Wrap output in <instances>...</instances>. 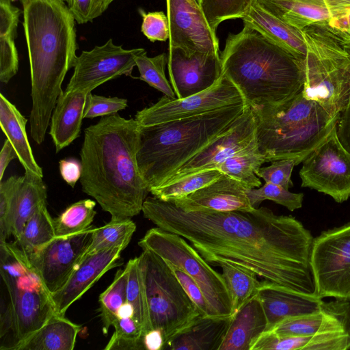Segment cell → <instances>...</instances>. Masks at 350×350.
Masks as SVG:
<instances>
[{
	"label": "cell",
	"instance_id": "f5cc1de1",
	"mask_svg": "<svg viewBox=\"0 0 350 350\" xmlns=\"http://www.w3.org/2000/svg\"><path fill=\"white\" fill-rule=\"evenodd\" d=\"M94 0H72L69 10L79 24H84L93 21Z\"/></svg>",
	"mask_w": 350,
	"mask_h": 350
},
{
	"label": "cell",
	"instance_id": "f546056e",
	"mask_svg": "<svg viewBox=\"0 0 350 350\" xmlns=\"http://www.w3.org/2000/svg\"><path fill=\"white\" fill-rule=\"evenodd\" d=\"M46 187L42 178L25 172L9 215L10 232L14 241L18 240L25 223L36 210L41 204L46 203Z\"/></svg>",
	"mask_w": 350,
	"mask_h": 350
},
{
	"label": "cell",
	"instance_id": "60d3db41",
	"mask_svg": "<svg viewBox=\"0 0 350 350\" xmlns=\"http://www.w3.org/2000/svg\"><path fill=\"white\" fill-rule=\"evenodd\" d=\"M254 0H201L200 7L213 31L229 19L243 18Z\"/></svg>",
	"mask_w": 350,
	"mask_h": 350
},
{
	"label": "cell",
	"instance_id": "484cf974",
	"mask_svg": "<svg viewBox=\"0 0 350 350\" xmlns=\"http://www.w3.org/2000/svg\"><path fill=\"white\" fill-rule=\"evenodd\" d=\"M347 350L350 329L310 336H279L263 332L250 350Z\"/></svg>",
	"mask_w": 350,
	"mask_h": 350
},
{
	"label": "cell",
	"instance_id": "c3c4849f",
	"mask_svg": "<svg viewBox=\"0 0 350 350\" xmlns=\"http://www.w3.org/2000/svg\"><path fill=\"white\" fill-rule=\"evenodd\" d=\"M15 37L0 36V81L3 83H8L18 72V56Z\"/></svg>",
	"mask_w": 350,
	"mask_h": 350
},
{
	"label": "cell",
	"instance_id": "d4e9b609",
	"mask_svg": "<svg viewBox=\"0 0 350 350\" xmlns=\"http://www.w3.org/2000/svg\"><path fill=\"white\" fill-rule=\"evenodd\" d=\"M232 316L219 350H250L267 328V317L257 294Z\"/></svg>",
	"mask_w": 350,
	"mask_h": 350
},
{
	"label": "cell",
	"instance_id": "6f0895ef",
	"mask_svg": "<svg viewBox=\"0 0 350 350\" xmlns=\"http://www.w3.org/2000/svg\"><path fill=\"white\" fill-rule=\"evenodd\" d=\"M115 0H94L92 18L100 16Z\"/></svg>",
	"mask_w": 350,
	"mask_h": 350
},
{
	"label": "cell",
	"instance_id": "ba28073f",
	"mask_svg": "<svg viewBox=\"0 0 350 350\" xmlns=\"http://www.w3.org/2000/svg\"><path fill=\"white\" fill-rule=\"evenodd\" d=\"M301 31L306 49L303 94L338 116L350 102V33L328 24Z\"/></svg>",
	"mask_w": 350,
	"mask_h": 350
},
{
	"label": "cell",
	"instance_id": "2e32d148",
	"mask_svg": "<svg viewBox=\"0 0 350 350\" xmlns=\"http://www.w3.org/2000/svg\"><path fill=\"white\" fill-rule=\"evenodd\" d=\"M95 227L66 237H55L28 255L31 264L51 294L59 289L81 262Z\"/></svg>",
	"mask_w": 350,
	"mask_h": 350
},
{
	"label": "cell",
	"instance_id": "11a10c76",
	"mask_svg": "<svg viewBox=\"0 0 350 350\" xmlns=\"http://www.w3.org/2000/svg\"><path fill=\"white\" fill-rule=\"evenodd\" d=\"M17 158V154L10 141H4L0 152V180L2 181L5 171L11 161Z\"/></svg>",
	"mask_w": 350,
	"mask_h": 350
},
{
	"label": "cell",
	"instance_id": "1f68e13d",
	"mask_svg": "<svg viewBox=\"0 0 350 350\" xmlns=\"http://www.w3.org/2000/svg\"><path fill=\"white\" fill-rule=\"evenodd\" d=\"M55 237L54 219L47 210L46 203H44L29 217L19 238L14 241L25 254L31 255Z\"/></svg>",
	"mask_w": 350,
	"mask_h": 350
},
{
	"label": "cell",
	"instance_id": "4316f807",
	"mask_svg": "<svg viewBox=\"0 0 350 350\" xmlns=\"http://www.w3.org/2000/svg\"><path fill=\"white\" fill-rule=\"evenodd\" d=\"M242 20L297 58L304 59L306 49L301 30L270 14L255 1Z\"/></svg>",
	"mask_w": 350,
	"mask_h": 350
},
{
	"label": "cell",
	"instance_id": "ffe728a7",
	"mask_svg": "<svg viewBox=\"0 0 350 350\" xmlns=\"http://www.w3.org/2000/svg\"><path fill=\"white\" fill-rule=\"evenodd\" d=\"M247 189L239 181L224 174L212 183L171 202L185 211H250L253 208Z\"/></svg>",
	"mask_w": 350,
	"mask_h": 350
},
{
	"label": "cell",
	"instance_id": "9f6ffc18",
	"mask_svg": "<svg viewBox=\"0 0 350 350\" xmlns=\"http://www.w3.org/2000/svg\"><path fill=\"white\" fill-rule=\"evenodd\" d=\"M145 349L161 350L164 349V338L159 329H151L144 337Z\"/></svg>",
	"mask_w": 350,
	"mask_h": 350
},
{
	"label": "cell",
	"instance_id": "d590c367",
	"mask_svg": "<svg viewBox=\"0 0 350 350\" xmlns=\"http://www.w3.org/2000/svg\"><path fill=\"white\" fill-rule=\"evenodd\" d=\"M128 271L126 302L133 309V319L141 326L144 336L151 330L149 311L144 279L139 258L130 259L126 265Z\"/></svg>",
	"mask_w": 350,
	"mask_h": 350
},
{
	"label": "cell",
	"instance_id": "ab89813d",
	"mask_svg": "<svg viewBox=\"0 0 350 350\" xmlns=\"http://www.w3.org/2000/svg\"><path fill=\"white\" fill-rule=\"evenodd\" d=\"M168 56L165 53L154 57H148L146 51L141 53L136 59V66L139 72V79L150 86L162 92L170 98H176V94L165 76V68Z\"/></svg>",
	"mask_w": 350,
	"mask_h": 350
},
{
	"label": "cell",
	"instance_id": "816d5d0a",
	"mask_svg": "<svg viewBox=\"0 0 350 350\" xmlns=\"http://www.w3.org/2000/svg\"><path fill=\"white\" fill-rule=\"evenodd\" d=\"M59 172L64 180L74 187L81 176V163L75 159H64L59 162Z\"/></svg>",
	"mask_w": 350,
	"mask_h": 350
},
{
	"label": "cell",
	"instance_id": "9c48e42d",
	"mask_svg": "<svg viewBox=\"0 0 350 350\" xmlns=\"http://www.w3.org/2000/svg\"><path fill=\"white\" fill-rule=\"evenodd\" d=\"M138 258L151 329L162 332L165 349L176 336L203 316L165 260L146 250Z\"/></svg>",
	"mask_w": 350,
	"mask_h": 350
},
{
	"label": "cell",
	"instance_id": "603a6c76",
	"mask_svg": "<svg viewBox=\"0 0 350 350\" xmlns=\"http://www.w3.org/2000/svg\"><path fill=\"white\" fill-rule=\"evenodd\" d=\"M90 93L64 90L58 98L51 115L49 131L56 152L79 137Z\"/></svg>",
	"mask_w": 350,
	"mask_h": 350
},
{
	"label": "cell",
	"instance_id": "ac0fdd59",
	"mask_svg": "<svg viewBox=\"0 0 350 350\" xmlns=\"http://www.w3.org/2000/svg\"><path fill=\"white\" fill-rule=\"evenodd\" d=\"M167 66L171 85L179 99L210 88L222 76L220 53L214 52L188 55L180 48L169 47Z\"/></svg>",
	"mask_w": 350,
	"mask_h": 350
},
{
	"label": "cell",
	"instance_id": "5bb4252c",
	"mask_svg": "<svg viewBox=\"0 0 350 350\" xmlns=\"http://www.w3.org/2000/svg\"><path fill=\"white\" fill-rule=\"evenodd\" d=\"M143 48L125 49L112 39L77 56L74 72L65 91L91 92L103 83L122 75L131 76Z\"/></svg>",
	"mask_w": 350,
	"mask_h": 350
},
{
	"label": "cell",
	"instance_id": "8992f818",
	"mask_svg": "<svg viewBox=\"0 0 350 350\" xmlns=\"http://www.w3.org/2000/svg\"><path fill=\"white\" fill-rule=\"evenodd\" d=\"M251 109L258 150L267 162L297 159L301 163L325 139L339 116H331L302 91L279 105Z\"/></svg>",
	"mask_w": 350,
	"mask_h": 350
},
{
	"label": "cell",
	"instance_id": "52a82bcc",
	"mask_svg": "<svg viewBox=\"0 0 350 350\" xmlns=\"http://www.w3.org/2000/svg\"><path fill=\"white\" fill-rule=\"evenodd\" d=\"M0 273L8 301L1 313L0 349L16 350L56 312L51 293L15 241H0Z\"/></svg>",
	"mask_w": 350,
	"mask_h": 350
},
{
	"label": "cell",
	"instance_id": "e0dca14e",
	"mask_svg": "<svg viewBox=\"0 0 350 350\" xmlns=\"http://www.w3.org/2000/svg\"><path fill=\"white\" fill-rule=\"evenodd\" d=\"M170 22V46L185 53H219L216 32L208 25L196 0H166Z\"/></svg>",
	"mask_w": 350,
	"mask_h": 350
},
{
	"label": "cell",
	"instance_id": "6da1fadb",
	"mask_svg": "<svg viewBox=\"0 0 350 350\" xmlns=\"http://www.w3.org/2000/svg\"><path fill=\"white\" fill-rule=\"evenodd\" d=\"M144 217L185 239L211 265L232 264L263 280L316 294L310 267L314 239L302 223L262 206L250 211H185L154 196L146 198Z\"/></svg>",
	"mask_w": 350,
	"mask_h": 350
},
{
	"label": "cell",
	"instance_id": "9a60e30c",
	"mask_svg": "<svg viewBox=\"0 0 350 350\" xmlns=\"http://www.w3.org/2000/svg\"><path fill=\"white\" fill-rule=\"evenodd\" d=\"M258 147L256 120L251 107L247 105L230 130L188 160L161 185L197 172L216 169L227 159Z\"/></svg>",
	"mask_w": 350,
	"mask_h": 350
},
{
	"label": "cell",
	"instance_id": "7402d4cb",
	"mask_svg": "<svg viewBox=\"0 0 350 350\" xmlns=\"http://www.w3.org/2000/svg\"><path fill=\"white\" fill-rule=\"evenodd\" d=\"M349 301L328 303L319 312L286 319L270 330L279 336H310L350 329Z\"/></svg>",
	"mask_w": 350,
	"mask_h": 350
},
{
	"label": "cell",
	"instance_id": "f6af8a7d",
	"mask_svg": "<svg viewBox=\"0 0 350 350\" xmlns=\"http://www.w3.org/2000/svg\"><path fill=\"white\" fill-rule=\"evenodd\" d=\"M299 163L297 159H286L271 161V164L259 169L256 176L265 183H272L288 189L293 187L291 174L295 165Z\"/></svg>",
	"mask_w": 350,
	"mask_h": 350
},
{
	"label": "cell",
	"instance_id": "e575fe53",
	"mask_svg": "<svg viewBox=\"0 0 350 350\" xmlns=\"http://www.w3.org/2000/svg\"><path fill=\"white\" fill-rule=\"evenodd\" d=\"M219 267L230 294L234 314L257 294L260 281L250 270L229 263H222Z\"/></svg>",
	"mask_w": 350,
	"mask_h": 350
},
{
	"label": "cell",
	"instance_id": "5b68a950",
	"mask_svg": "<svg viewBox=\"0 0 350 350\" xmlns=\"http://www.w3.org/2000/svg\"><path fill=\"white\" fill-rule=\"evenodd\" d=\"M247 105H232L196 116L139 126L137 161L148 191L161 185L188 160L230 130Z\"/></svg>",
	"mask_w": 350,
	"mask_h": 350
},
{
	"label": "cell",
	"instance_id": "bcb514c9",
	"mask_svg": "<svg viewBox=\"0 0 350 350\" xmlns=\"http://www.w3.org/2000/svg\"><path fill=\"white\" fill-rule=\"evenodd\" d=\"M142 16L141 31L151 42L170 39V29L167 15L162 11L145 12L139 10Z\"/></svg>",
	"mask_w": 350,
	"mask_h": 350
},
{
	"label": "cell",
	"instance_id": "680465c9",
	"mask_svg": "<svg viewBox=\"0 0 350 350\" xmlns=\"http://www.w3.org/2000/svg\"><path fill=\"white\" fill-rule=\"evenodd\" d=\"M348 314H349V327H350V300L349 301V311H348Z\"/></svg>",
	"mask_w": 350,
	"mask_h": 350
},
{
	"label": "cell",
	"instance_id": "8d00e7d4",
	"mask_svg": "<svg viewBox=\"0 0 350 350\" xmlns=\"http://www.w3.org/2000/svg\"><path fill=\"white\" fill-rule=\"evenodd\" d=\"M128 271L126 267L119 269L116 273L113 282L100 295L99 311L102 322V331L107 335L109 329L113 326L118 317L122 306L126 303V286Z\"/></svg>",
	"mask_w": 350,
	"mask_h": 350
},
{
	"label": "cell",
	"instance_id": "30bf717a",
	"mask_svg": "<svg viewBox=\"0 0 350 350\" xmlns=\"http://www.w3.org/2000/svg\"><path fill=\"white\" fill-rule=\"evenodd\" d=\"M138 245L188 274L201 289L212 318L232 316V299L222 274L212 268L185 239L156 226L145 233Z\"/></svg>",
	"mask_w": 350,
	"mask_h": 350
},
{
	"label": "cell",
	"instance_id": "681fc988",
	"mask_svg": "<svg viewBox=\"0 0 350 350\" xmlns=\"http://www.w3.org/2000/svg\"><path fill=\"white\" fill-rule=\"evenodd\" d=\"M170 267L187 295L198 308L202 315L204 317L212 318L206 300L197 283L181 269Z\"/></svg>",
	"mask_w": 350,
	"mask_h": 350
},
{
	"label": "cell",
	"instance_id": "f907efd6",
	"mask_svg": "<svg viewBox=\"0 0 350 350\" xmlns=\"http://www.w3.org/2000/svg\"><path fill=\"white\" fill-rule=\"evenodd\" d=\"M12 0H0V36H16L21 10Z\"/></svg>",
	"mask_w": 350,
	"mask_h": 350
},
{
	"label": "cell",
	"instance_id": "91938a15",
	"mask_svg": "<svg viewBox=\"0 0 350 350\" xmlns=\"http://www.w3.org/2000/svg\"><path fill=\"white\" fill-rule=\"evenodd\" d=\"M62 1H64L65 3H66V4L68 5H69L71 3V1H72V0H62Z\"/></svg>",
	"mask_w": 350,
	"mask_h": 350
},
{
	"label": "cell",
	"instance_id": "44dd1931",
	"mask_svg": "<svg viewBox=\"0 0 350 350\" xmlns=\"http://www.w3.org/2000/svg\"><path fill=\"white\" fill-rule=\"evenodd\" d=\"M257 295L267 317L266 331L286 319L319 312L328 304L316 294L299 292L267 280L260 281Z\"/></svg>",
	"mask_w": 350,
	"mask_h": 350
},
{
	"label": "cell",
	"instance_id": "4dcf8cb0",
	"mask_svg": "<svg viewBox=\"0 0 350 350\" xmlns=\"http://www.w3.org/2000/svg\"><path fill=\"white\" fill-rule=\"evenodd\" d=\"M80 329L81 326L56 314L16 350H72Z\"/></svg>",
	"mask_w": 350,
	"mask_h": 350
},
{
	"label": "cell",
	"instance_id": "ee69618b",
	"mask_svg": "<svg viewBox=\"0 0 350 350\" xmlns=\"http://www.w3.org/2000/svg\"><path fill=\"white\" fill-rule=\"evenodd\" d=\"M23 179L24 176H12L0 183V241H5L11 236L9 215L13 200Z\"/></svg>",
	"mask_w": 350,
	"mask_h": 350
},
{
	"label": "cell",
	"instance_id": "74e56055",
	"mask_svg": "<svg viewBox=\"0 0 350 350\" xmlns=\"http://www.w3.org/2000/svg\"><path fill=\"white\" fill-rule=\"evenodd\" d=\"M96 202L85 199L70 205L54 219L56 237H66L88 229L96 215Z\"/></svg>",
	"mask_w": 350,
	"mask_h": 350
},
{
	"label": "cell",
	"instance_id": "7dc6e473",
	"mask_svg": "<svg viewBox=\"0 0 350 350\" xmlns=\"http://www.w3.org/2000/svg\"><path fill=\"white\" fill-rule=\"evenodd\" d=\"M127 100L118 97H105L92 94L88 95L84 113V118H94L117 113L125 109Z\"/></svg>",
	"mask_w": 350,
	"mask_h": 350
},
{
	"label": "cell",
	"instance_id": "94428289",
	"mask_svg": "<svg viewBox=\"0 0 350 350\" xmlns=\"http://www.w3.org/2000/svg\"><path fill=\"white\" fill-rule=\"evenodd\" d=\"M199 4H200L201 0H196Z\"/></svg>",
	"mask_w": 350,
	"mask_h": 350
},
{
	"label": "cell",
	"instance_id": "836d02e7",
	"mask_svg": "<svg viewBox=\"0 0 350 350\" xmlns=\"http://www.w3.org/2000/svg\"><path fill=\"white\" fill-rule=\"evenodd\" d=\"M266 159L258 147L227 159L217 167V170L239 181L247 189L258 188L261 181L256 174Z\"/></svg>",
	"mask_w": 350,
	"mask_h": 350
},
{
	"label": "cell",
	"instance_id": "4fadbf2b",
	"mask_svg": "<svg viewBox=\"0 0 350 350\" xmlns=\"http://www.w3.org/2000/svg\"><path fill=\"white\" fill-rule=\"evenodd\" d=\"M243 103L246 102L239 88L222 75L215 85L200 93L181 99L164 95L156 103L138 111L135 119L139 126H148Z\"/></svg>",
	"mask_w": 350,
	"mask_h": 350
},
{
	"label": "cell",
	"instance_id": "b9f144b4",
	"mask_svg": "<svg viewBox=\"0 0 350 350\" xmlns=\"http://www.w3.org/2000/svg\"><path fill=\"white\" fill-rule=\"evenodd\" d=\"M113 327L114 332L105 350L145 349L142 329L133 317H118Z\"/></svg>",
	"mask_w": 350,
	"mask_h": 350
},
{
	"label": "cell",
	"instance_id": "3957f363",
	"mask_svg": "<svg viewBox=\"0 0 350 350\" xmlns=\"http://www.w3.org/2000/svg\"><path fill=\"white\" fill-rule=\"evenodd\" d=\"M27 46L32 107L30 134L41 144L62 85L77 58L75 19L62 0H20Z\"/></svg>",
	"mask_w": 350,
	"mask_h": 350
},
{
	"label": "cell",
	"instance_id": "8fae6325",
	"mask_svg": "<svg viewBox=\"0 0 350 350\" xmlns=\"http://www.w3.org/2000/svg\"><path fill=\"white\" fill-rule=\"evenodd\" d=\"M310 267L317 295L350 300V222L314 238Z\"/></svg>",
	"mask_w": 350,
	"mask_h": 350
},
{
	"label": "cell",
	"instance_id": "7c38bea8",
	"mask_svg": "<svg viewBox=\"0 0 350 350\" xmlns=\"http://www.w3.org/2000/svg\"><path fill=\"white\" fill-rule=\"evenodd\" d=\"M299 176L303 187L328 195L338 203L349 199L350 152L338 140L336 126L302 161Z\"/></svg>",
	"mask_w": 350,
	"mask_h": 350
},
{
	"label": "cell",
	"instance_id": "83f0119b",
	"mask_svg": "<svg viewBox=\"0 0 350 350\" xmlns=\"http://www.w3.org/2000/svg\"><path fill=\"white\" fill-rule=\"evenodd\" d=\"M27 120L15 105L0 94V126L13 146L21 164L26 172L43 178V171L37 163L28 140Z\"/></svg>",
	"mask_w": 350,
	"mask_h": 350
},
{
	"label": "cell",
	"instance_id": "7a4b0ae2",
	"mask_svg": "<svg viewBox=\"0 0 350 350\" xmlns=\"http://www.w3.org/2000/svg\"><path fill=\"white\" fill-rule=\"evenodd\" d=\"M139 125L118 113L84 131L80 152L82 191L111 217L139 215L149 193L137 161Z\"/></svg>",
	"mask_w": 350,
	"mask_h": 350
},
{
	"label": "cell",
	"instance_id": "d6986e66",
	"mask_svg": "<svg viewBox=\"0 0 350 350\" xmlns=\"http://www.w3.org/2000/svg\"><path fill=\"white\" fill-rule=\"evenodd\" d=\"M121 247H112L86 256L66 283L51 294L57 314L65 316L68 308L87 292L106 272L118 266Z\"/></svg>",
	"mask_w": 350,
	"mask_h": 350
},
{
	"label": "cell",
	"instance_id": "cb8c5ba5",
	"mask_svg": "<svg viewBox=\"0 0 350 350\" xmlns=\"http://www.w3.org/2000/svg\"><path fill=\"white\" fill-rule=\"evenodd\" d=\"M264 10L299 30L338 17L325 0H254Z\"/></svg>",
	"mask_w": 350,
	"mask_h": 350
},
{
	"label": "cell",
	"instance_id": "7bdbcfd3",
	"mask_svg": "<svg viewBox=\"0 0 350 350\" xmlns=\"http://www.w3.org/2000/svg\"><path fill=\"white\" fill-rule=\"evenodd\" d=\"M247 195L253 208H258L262 201L269 200L291 211L301 208L304 199L302 193H293L281 186L269 183H265L258 189H247Z\"/></svg>",
	"mask_w": 350,
	"mask_h": 350
},
{
	"label": "cell",
	"instance_id": "f35d334b",
	"mask_svg": "<svg viewBox=\"0 0 350 350\" xmlns=\"http://www.w3.org/2000/svg\"><path fill=\"white\" fill-rule=\"evenodd\" d=\"M224 174L217 169L204 170L161 185L150 193L160 200L170 201L187 196L212 183Z\"/></svg>",
	"mask_w": 350,
	"mask_h": 350
},
{
	"label": "cell",
	"instance_id": "277c9868",
	"mask_svg": "<svg viewBox=\"0 0 350 350\" xmlns=\"http://www.w3.org/2000/svg\"><path fill=\"white\" fill-rule=\"evenodd\" d=\"M222 75L239 88L251 108L273 107L303 90L304 60L244 23L229 33L220 53Z\"/></svg>",
	"mask_w": 350,
	"mask_h": 350
},
{
	"label": "cell",
	"instance_id": "db71d44e",
	"mask_svg": "<svg viewBox=\"0 0 350 350\" xmlns=\"http://www.w3.org/2000/svg\"><path fill=\"white\" fill-rule=\"evenodd\" d=\"M336 134L342 146L350 152V102L342 111L336 122Z\"/></svg>",
	"mask_w": 350,
	"mask_h": 350
},
{
	"label": "cell",
	"instance_id": "6125c7cd",
	"mask_svg": "<svg viewBox=\"0 0 350 350\" xmlns=\"http://www.w3.org/2000/svg\"><path fill=\"white\" fill-rule=\"evenodd\" d=\"M12 1H14V0H12Z\"/></svg>",
	"mask_w": 350,
	"mask_h": 350
},
{
	"label": "cell",
	"instance_id": "d6a6232c",
	"mask_svg": "<svg viewBox=\"0 0 350 350\" xmlns=\"http://www.w3.org/2000/svg\"><path fill=\"white\" fill-rule=\"evenodd\" d=\"M135 230L136 225L131 218L111 217V220L105 225L94 228L83 258L112 247H118L124 250Z\"/></svg>",
	"mask_w": 350,
	"mask_h": 350
},
{
	"label": "cell",
	"instance_id": "f1b7e54d",
	"mask_svg": "<svg viewBox=\"0 0 350 350\" xmlns=\"http://www.w3.org/2000/svg\"><path fill=\"white\" fill-rule=\"evenodd\" d=\"M233 316L200 317L165 347L170 350H219Z\"/></svg>",
	"mask_w": 350,
	"mask_h": 350
}]
</instances>
